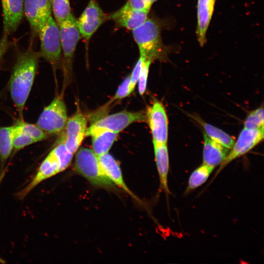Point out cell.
Segmentation results:
<instances>
[{
    "instance_id": "17",
    "label": "cell",
    "mask_w": 264,
    "mask_h": 264,
    "mask_svg": "<svg viewBox=\"0 0 264 264\" xmlns=\"http://www.w3.org/2000/svg\"><path fill=\"white\" fill-rule=\"evenodd\" d=\"M217 0H198L197 35L198 42L203 46L206 42V33Z\"/></svg>"
},
{
    "instance_id": "16",
    "label": "cell",
    "mask_w": 264,
    "mask_h": 264,
    "mask_svg": "<svg viewBox=\"0 0 264 264\" xmlns=\"http://www.w3.org/2000/svg\"><path fill=\"white\" fill-rule=\"evenodd\" d=\"M154 157L159 176L160 186L167 197L170 194L168 187L169 158L167 143L153 141Z\"/></svg>"
},
{
    "instance_id": "10",
    "label": "cell",
    "mask_w": 264,
    "mask_h": 264,
    "mask_svg": "<svg viewBox=\"0 0 264 264\" xmlns=\"http://www.w3.org/2000/svg\"><path fill=\"white\" fill-rule=\"evenodd\" d=\"M87 125L86 118L80 111L67 119L64 134L60 139L64 141L66 148L72 154L77 151L86 135Z\"/></svg>"
},
{
    "instance_id": "9",
    "label": "cell",
    "mask_w": 264,
    "mask_h": 264,
    "mask_svg": "<svg viewBox=\"0 0 264 264\" xmlns=\"http://www.w3.org/2000/svg\"><path fill=\"white\" fill-rule=\"evenodd\" d=\"M107 20L106 15L96 0H90L77 20V24L86 44L101 24Z\"/></svg>"
},
{
    "instance_id": "24",
    "label": "cell",
    "mask_w": 264,
    "mask_h": 264,
    "mask_svg": "<svg viewBox=\"0 0 264 264\" xmlns=\"http://www.w3.org/2000/svg\"><path fill=\"white\" fill-rule=\"evenodd\" d=\"M13 126L15 130L28 135L36 142L44 140L48 137V134L36 124L29 123L20 120H17Z\"/></svg>"
},
{
    "instance_id": "14",
    "label": "cell",
    "mask_w": 264,
    "mask_h": 264,
    "mask_svg": "<svg viewBox=\"0 0 264 264\" xmlns=\"http://www.w3.org/2000/svg\"><path fill=\"white\" fill-rule=\"evenodd\" d=\"M3 15L2 35L9 36L18 28L23 18V0H1Z\"/></svg>"
},
{
    "instance_id": "11",
    "label": "cell",
    "mask_w": 264,
    "mask_h": 264,
    "mask_svg": "<svg viewBox=\"0 0 264 264\" xmlns=\"http://www.w3.org/2000/svg\"><path fill=\"white\" fill-rule=\"evenodd\" d=\"M23 13L29 23L33 36L52 16L51 0H23Z\"/></svg>"
},
{
    "instance_id": "23",
    "label": "cell",
    "mask_w": 264,
    "mask_h": 264,
    "mask_svg": "<svg viewBox=\"0 0 264 264\" xmlns=\"http://www.w3.org/2000/svg\"><path fill=\"white\" fill-rule=\"evenodd\" d=\"M205 134L211 139L228 149H231L234 144L233 138L221 130L207 123H203Z\"/></svg>"
},
{
    "instance_id": "13",
    "label": "cell",
    "mask_w": 264,
    "mask_h": 264,
    "mask_svg": "<svg viewBox=\"0 0 264 264\" xmlns=\"http://www.w3.org/2000/svg\"><path fill=\"white\" fill-rule=\"evenodd\" d=\"M62 172L59 161L51 150L39 166L30 181L17 194V197L23 199L38 185L43 181Z\"/></svg>"
},
{
    "instance_id": "19",
    "label": "cell",
    "mask_w": 264,
    "mask_h": 264,
    "mask_svg": "<svg viewBox=\"0 0 264 264\" xmlns=\"http://www.w3.org/2000/svg\"><path fill=\"white\" fill-rule=\"evenodd\" d=\"M228 150L204 133L203 163L215 168L225 159L229 152Z\"/></svg>"
},
{
    "instance_id": "34",
    "label": "cell",
    "mask_w": 264,
    "mask_h": 264,
    "mask_svg": "<svg viewBox=\"0 0 264 264\" xmlns=\"http://www.w3.org/2000/svg\"><path fill=\"white\" fill-rule=\"evenodd\" d=\"M0 263H1V264H4V263H5V261L1 259L0 257Z\"/></svg>"
},
{
    "instance_id": "2",
    "label": "cell",
    "mask_w": 264,
    "mask_h": 264,
    "mask_svg": "<svg viewBox=\"0 0 264 264\" xmlns=\"http://www.w3.org/2000/svg\"><path fill=\"white\" fill-rule=\"evenodd\" d=\"M132 31L140 56L152 61L165 56L166 48L161 37L160 25L155 20L148 18Z\"/></svg>"
},
{
    "instance_id": "8",
    "label": "cell",
    "mask_w": 264,
    "mask_h": 264,
    "mask_svg": "<svg viewBox=\"0 0 264 264\" xmlns=\"http://www.w3.org/2000/svg\"><path fill=\"white\" fill-rule=\"evenodd\" d=\"M264 139V128L249 129L244 128L240 132L236 143H234L226 157L220 165L214 179L231 161L245 154Z\"/></svg>"
},
{
    "instance_id": "18",
    "label": "cell",
    "mask_w": 264,
    "mask_h": 264,
    "mask_svg": "<svg viewBox=\"0 0 264 264\" xmlns=\"http://www.w3.org/2000/svg\"><path fill=\"white\" fill-rule=\"evenodd\" d=\"M98 159L104 172L112 182L122 189L133 198L138 200L126 184L120 166L114 158L107 153L98 156Z\"/></svg>"
},
{
    "instance_id": "30",
    "label": "cell",
    "mask_w": 264,
    "mask_h": 264,
    "mask_svg": "<svg viewBox=\"0 0 264 264\" xmlns=\"http://www.w3.org/2000/svg\"><path fill=\"white\" fill-rule=\"evenodd\" d=\"M145 58L140 56L134 66L130 75V91L132 93L138 82Z\"/></svg>"
},
{
    "instance_id": "15",
    "label": "cell",
    "mask_w": 264,
    "mask_h": 264,
    "mask_svg": "<svg viewBox=\"0 0 264 264\" xmlns=\"http://www.w3.org/2000/svg\"><path fill=\"white\" fill-rule=\"evenodd\" d=\"M148 12L133 9L126 3L119 9L108 16L118 25L133 30L148 19Z\"/></svg>"
},
{
    "instance_id": "27",
    "label": "cell",
    "mask_w": 264,
    "mask_h": 264,
    "mask_svg": "<svg viewBox=\"0 0 264 264\" xmlns=\"http://www.w3.org/2000/svg\"><path fill=\"white\" fill-rule=\"evenodd\" d=\"M264 109L259 108L249 113L244 124L246 129H256L264 128Z\"/></svg>"
},
{
    "instance_id": "7",
    "label": "cell",
    "mask_w": 264,
    "mask_h": 264,
    "mask_svg": "<svg viewBox=\"0 0 264 264\" xmlns=\"http://www.w3.org/2000/svg\"><path fill=\"white\" fill-rule=\"evenodd\" d=\"M145 114L143 112H130L122 111L106 116L96 121L87 129L86 135L93 132L106 130L118 133L130 124L145 119Z\"/></svg>"
},
{
    "instance_id": "1",
    "label": "cell",
    "mask_w": 264,
    "mask_h": 264,
    "mask_svg": "<svg viewBox=\"0 0 264 264\" xmlns=\"http://www.w3.org/2000/svg\"><path fill=\"white\" fill-rule=\"evenodd\" d=\"M40 58L39 52L29 47L19 54L13 67L8 88L11 99L21 118L34 83Z\"/></svg>"
},
{
    "instance_id": "28",
    "label": "cell",
    "mask_w": 264,
    "mask_h": 264,
    "mask_svg": "<svg viewBox=\"0 0 264 264\" xmlns=\"http://www.w3.org/2000/svg\"><path fill=\"white\" fill-rule=\"evenodd\" d=\"M35 143H36L35 141L31 137L21 131L15 130L14 127L13 153H15L23 148Z\"/></svg>"
},
{
    "instance_id": "4",
    "label": "cell",
    "mask_w": 264,
    "mask_h": 264,
    "mask_svg": "<svg viewBox=\"0 0 264 264\" xmlns=\"http://www.w3.org/2000/svg\"><path fill=\"white\" fill-rule=\"evenodd\" d=\"M38 35L40 40L41 57L54 70L57 69L62 64V49L59 26L52 16L41 27Z\"/></svg>"
},
{
    "instance_id": "5",
    "label": "cell",
    "mask_w": 264,
    "mask_h": 264,
    "mask_svg": "<svg viewBox=\"0 0 264 264\" xmlns=\"http://www.w3.org/2000/svg\"><path fill=\"white\" fill-rule=\"evenodd\" d=\"M58 25L63 53L62 65L65 80H66L71 74L74 55L81 36L77 26V20L72 14Z\"/></svg>"
},
{
    "instance_id": "12",
    "label": "cell",
    "mask_w": 264,
    "mask_h": 264,
    "mask_svg": "<svg viewBox=\"0 0 264 264\" xmlns=\"http://www.w3.org/2000/svg\"><path fill=\"white\" fill-rule=\"evenodd\" d=\"M147 118L152 134L153 141L167 143L168 134V122L164 107L155 101L149 108Z\"/></svg>"
},
{
    "instance_id": "32",
    "label": "cell",
    "mask_w": 264,
    "mask_h": 264,
    "mask_svg": "<svg viewBox=\"0 0 264 264\" xmlns=\"http://www.w3.org/2000/svg\"><path fill=\"white\" fill-rule=\"evenodd\" d=\"M130 75L128 76L119 86L113 100H120L129 95L131 93L130 91Z\"/></svg>"
},
{
    "instance_id": "33",
    "label": "cell",
    "mask_w": 264,
    "mask_h": 264,
    "mask_svg": "<svg viewBox=\"0 0 264 264\" xmlns=\"http://www.w3.org/2000/svg\"><path fill=\"white\" fill-rule=\"evenodd\" d=\"M11 46V42L8 39V36L4 35L0 40V68L5 54Z\"/></svg>"
},
{
    "instance_id": "21",
    "label": "cell",
    "mask_w": 264,
    "mask_h": 264,
    "mask_svg": "<svg viewBox=\"0 0 264 264\" xmlns=\"http://www.w3.org/2000/svg\"><path fill=\"white\" fill-rule=\"evenodd\" d=\"M112 132L101 130L91 133L92 151L98 156L108 153L117 137Z\"/></svg>"
},
{
    "instance_id": "3",
    "label": "cell",
    "mask_w": 264,
    "mask_h": 264,
    "mask_svg": "<svg viewBox=\"0 0 264 264\" xmlns=\"http://www.w3.org/2000/svg\"><path fill=\"white\" fill-rule=\"evenodd\" d=\"M74 169L76 173L86 178L93 185L105 189L114 187V184L102 169L98 156L91 149L87 148L79 149L75 156Z\"/></svg>"
},
{
    "instance_id": "31",
    "label": "cell",
    "mask_w": 264,
    "mask_h": 264,
    "mask_svg": "<svg viewBox=\"0 0 264 264\" xmlns=\"http://www.w3.org/2000/svg\"><path fill=\"white\" fill-rule=\"evenodd\" d=\"M153 3L152 0H128L126 3L133 9L148 12Z\"/></svg>"
},
{
    "instance_id": "25",
    "label": "cell",
    "mask_w": 264,
    "mask_h": 264,
    "mask_svg": "<svg viewBox=\"0 0 264 264\" xmlns=\"http://www.w3.org/2000/svg\"><path fill=\"white\" fill-rule=\"evenodd\" d=\"M51 9L58 24L72 14L69 0H51Z\"/></svg>"
},
{
    "instance_id": "22",
    "label": "cell",
    "mask_w": 264,
    "mask_h": 264,
    "mask_svg": "<svg viewBox=\"0 0 264 264\" xmlns=\"http://www.w3.org/2000/svg\"><path fill=\"white\" fill-rule=\"evenodd\" d=\"M214 169V167L202 163L194 170L189 178L185 193H188L204 184Z\"/></svg>"
},
{
    "instance_id": "6",
    "label": "cell",
    "mask_w": 264,
    "mask_h": 264,
    "mask_svg": "<svg viewBox=\"0 0 264 264\" xmlns=\"http://www.w3.org/2000/svg\"><path fill=\"white\" fill-rule=\"evenodd\" d=\"M66 108L61 96H56L41 113L36 124L47 134H57L64 131L67 120Z\"/></svg>"
},
{
    "instance_id": "26",
    "label": "cell",
    "mask_w": 264,
    "mask_h": 264,
    "mask_svg": "<svg viewBox=\"0 0 264 264\" xmlns=\"http://www.w3.org/2000/svg\"><path fill=\"white\" fill-rule=\"evenodd\" d=\"M59 161L62 172L65 170L70 165L73 155L66 148L63 140L59 139L56 146L52 150Z\"/></svg>"
},
{
    "instance_id": "29",
    "label": "cell",
    "mask_w": 264,
    "mask_h": 264,
    "mask_svg": "<svg viewBox=\"0 0 264 264\" xmlns=\"http://www.w3.org/2000/svg\"><path fill=\"white\" fill-rule=\"evenodd\" d=\"M152 61L150 60L145 59L138 80V88L140 95L144 94L147 87V80L149 71V68Z\"/></svg>"
},
{
    "instance_id": "35",
    "label": "cell",
    "mask_w": 264,
    "mask_h": 264,
    "mask_svg": "<svg viewBox=\"0 0 264 264\" xmlns=\"http://www.w3.org/2000/svg\"><path fill=\"white\" fill-rule=\"evenodd\" d=\"M152 0L153 3H154L155 1H156L157 0Z\"/></svg>"
},
{
    "instance_id": "20",
    "label": "cell",
    "mask_w": 264,
    "mask_h": 264,
    "mask_svg": "<svg viewBox=\"0 0 264 264\" xmlns=\"http://www.w3.org/2000/svg\"><path fill=\"white\" fill-rule=\"evenodd\" d=\"M14 126L0 127V183L5 172L6 163L13 152Z\"/></svg>"
}]
</instances>
